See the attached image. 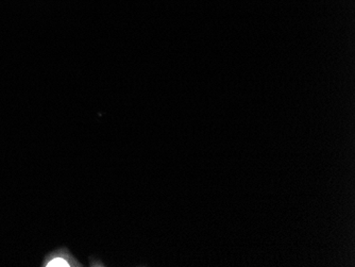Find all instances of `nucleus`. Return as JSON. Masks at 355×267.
<instances>
[{
  "label": "nucleus",
  "instance_id": "obj_1",
  "mask_svg": "<svg viewBox=\"0 0 355 267\" xmlns=\"http://www.w3.org/2000/svg\"><path fill=\"white\" fill-rule=\"evenodd\" d=\"M42 267H83L67 247L62 246L49 251L44 256Z\"/></svg>",
  "mask_w": 355,
  "mask_h": 267
}]
</instances>
